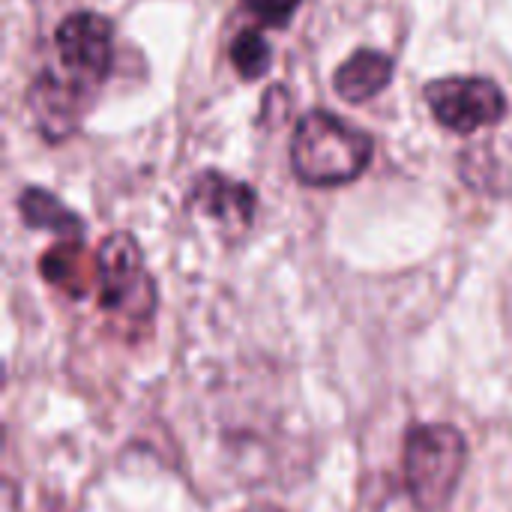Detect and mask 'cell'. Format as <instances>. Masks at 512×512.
Returning <instances> with one entry per match:
<instances>
[{"mask_svg": "<svg viewBox=\"0 0 512 512\" xmlns=\"http://www.w3.org/2000/svg\"><path fill=\"white\" fill-rule=\"evenodd\" d=\"M96 273L99 303L108 315L135 327L153 318L156 291L132 234H111L102 240L96 252Z\"/></svg>", "mask_w": 512, "mask_h": 512, "instance_id": "obj_4", "label": "cell"}, {"mask_svg": "<svg viewBox=\"0 0 512 512\" xmlns=\"http://www.w3.org/2000/svg\"><path fill=\"white\" fill-rule=\"evenodd\" d=\"M426 105L444 129L471 135L507 114V96L492 78H438L423 90Z\"/></svg>", "mask_w": 512, "mask_h": 512, "instance_id": "obj_5", "label": "cell"}, {"mask_svg": "<svg viewBox=\"0 0 512 512\" xmlns=\"http://www.w3.org/2000/svg\"><path fill=\"white\" fill-rule=\"evenodd\" d=\"M42 276L72 297H84L90 288H96L99 279L96 258L87 261L81 240H63V246L42 255Z\"/></svg>", "mask_w": 512, "mask_h": 512, "instance_id": "obj_8", "label": "cell"}, {"mask_svg": "<svg viewBox=\"0 0 512 512\" xmlns=\"http://www.w3.org/2000/svg\"><path fill=\"white\" fill-rule=\"evenodd\" d=\"M243 3L267 27H285L300 9V0H243Z\"/></svg>", "mask_w": 512, "mask_h": 512, "instance_id": "obj_11", "label": "cell"}, {"mask_svg": "<svg viewBox=\"0 0 512 512\" xmlns=\"http://www.w3.org/2000/svg\"><path fill=\"white\" fill-rule=\"evenodd\" d=\"M405 489L414 507L438 512L450 504L468 465V444L456 426L426 423L405 438Z\"/></svg>", "mask_w": 512, "mask_h": 512, "instance_id": "obj_3", "label": "cell"}, {"mask_svg": "<svg viewBox=\"0 0 512 512\" xmlns=\"http://www.w3.org/2000/svg\"><path fill=\"white\" fill-rule=\"evenodd\" d=\"M192 204L228 234L246 231L255 216V192L246 183H237L216 171L198 177L192 189Z\"/></svg>", "mask_w": 512, "mask_h": 512, "instance_id": "obj_6", "label": "cell"}, {"mask_svg": "<svg viewBox=\"0 0 512 512\" xmlns=\"http://www.w3.org/2000/svg\"><path fill=\"white\" fill-rule=\"evenodd\" d=\"M240 512H282L279 507H270V504H255V507H246V510Z\"/></svg>", "mask_w": 512, "mask_h": 512, "instance_id": "obj_12", "label": "cell"}, {"mask_svg": "<svg viewBox=\"0 0 512 512\" xmlns=\"http://www.w3.org/2000/svg\"><path fill=\"white\" fill-rule=\"evenodd\" d=\"M21 216L27 225L33 228H48L54 234H60L63 240H78L81 237V222L75 213H69L51 192L42 189H24L18 198Z\"/></svg>", "mask_w": 512, "mask_h": 512, "instance_id": "obj_9", "label": "cell"}, {"mask_svg": "<svg viewBox=\"0 0 512 512\" xmlns=\"http://www.w3.org/2000/svg\"><path fill=\"white\" fill-rule=\"evenodd\" d=\"M270 45L261 33L255 30H243L234 42H231V66L237 69V75L243 81H255L270 69Z\"/></svg>", "mask_w": 512, "mask_h": 512, "instance_id": "obj_10", "label": "cell"}, {"mask_svg": "<svg viewBox=\"0 0 512 512\" xmlns=\"http://www.w3.org/2000/svg\"><path fill=\"white\" fill-rule=\"evenodd\" d=\"M390 78H393V57L375 48H363L336 69L333 87L345 102H369L390 84Z\"/></svg>", "mask_w": 512, "mask_h": 512, "instance_id": "obj_7", "label": "cell"}, {"mask_svg": "<svg viewBox=\"0 0 512 512\" xmlns=\"http://www.w3.org/2000/svg\"><path fill=\"white\" fill-rule=\"evenodd\" d=\"M114 66V27L99 12H72L54 33V57L27 90L39 135L51 144L78 132Z\"/></svg>", "mask_w": 512, "mask_h": 512, "instance_id": "obj_1", "label": "cell"}, {"mask_svg": "<svg viewBox=\"0 0 512 512\" xmlns=\"http://www.w3.org/2000/svg\"><path fill=\"white\" fill-rule=\"evenodd\" d=\"M372 138L360 126L330 114H306L291 138V165L306 186H345L372 162Z\"/></svg>", "mask_w": 512, "mask_h": 512, "instance_id": "obj_2", "label": "cell"}]
</instances>
